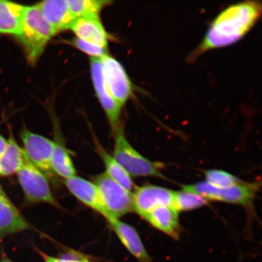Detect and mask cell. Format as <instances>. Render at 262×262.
Returning <instances> with one entry per match:
<instances>
[{"label":"cell","mask_w":262,"mask_h":262,"mask_svg":"<svg viewBox=\"0 0 262 262\" xmlns=\"http://www.w3.org/2000/svg\"><path fill=\"white\" fill-rule=\"evenodd\" d=\"M261 14L260 2L247 1L229 6L213 20L204 40L190 55L189 60H194L206 52L240 40L253 28Z\"/></svg>","instance_id":"6da1fadb"},{"label":"cell","mask_w":262,"mask_h":262,"mask_svg":"<svg viewBox=\"0 0 262 262\" xmlns=\"http://www.w3.org/2000/svg\"><path fill=\"white\" fill-rule=\"evenodd\" d=\"M56 34L37 6H25L21 34L17 38L24 45L29 63H37Z\"/></svg>","instance_id":"7a4b0ae2"},{"label":"cell","mask_w":262,"mask_h":262,"mask_svg":"<svg viewBox=\"0 0 262 262\" xmlns=\"http://www.w3.org/2000/svg\"><path fill=\"white\" fill-rule=\"evenodd\" d=\"M115 133V146L113 157L130 176L156 177L166 179L156 163L150 161L130 145L126 138L122 126Z\"/></svg>","instance_id":"3957f363"},{"label":"cell","mask_w":262,"mask_h":262,"mask_svg":"<svg viewBox=\"0 0 262 262\" xmlns=\"http://www.w3.org/2000/svg\"><path fill=\"white\" fill-rule=\"evenodd\" d=\"M257 182H242L227 188H219L206 181L183 186V191L195 193L207 201H214L228 204L246 206L250 204L260 187Z\"/></svg>","instance_id":"277c9868"},{"label":"cell","mask_w":262,"mask_h":262,"mask_svg":"<svg viewBox=\"0 0 262 262\" xmlns=\"http://www.w3.org/2000/svg\"><path fill=\"white\" fill-rule=\"evenodd\" d=\"M16 175L26 201L29 204H47L58 207L47 176L27 159Z\"/></svg>","instance_id":"5b68a950"},{"label":"cell","mask_w":262,"mask_h":262,"mask_svg":"<svg viewBox=\"0 0 262 262\" xmlns=\"http://www.w3.org/2000/svg\"><path fill=\"white\" fill-rule=\"evenodd\" d=\"M94 183L99 191L103 204L110 215L109 219H120L133 211L132 192L114 181L105 172L97 176Z\"/></svg>","instance_id":"8992f818"},{"label":"cell","mask_w":262,"mask_h":262,"mask_svg":"<svg viewBox=\"0 0 262 262\" xmlns=\"http://www.w3.org/2000/svg\"><path fill=\"white\" fill-rule=\"evenodd\" d=\"M20 137L26 159L46 176L52 174L53 171L51 168V159L54 141L27 129L21 131Z\"/></svg>","instance_id":"52a82bcc"},{"label":"cell","mask_w":262,"mask_h":262,"mask_svg":"<svg viewBox=\"0 0 262 262\" xmlns=\"http://www.w3.org/2000/svg\"><path fill=\"white\" fill-rule=\"evenodd\" d=\"M104 80L114 99L123 107L132 96V82L120 62L109 55L101 57Z\"/></svg>","instance_id":"ba28073f"},{"label":"cell","mask_w":262,"mask_h":262,"mask_svg":"<svg viewBox=\"0 0 262 262\" xmlns=\"http://www.w3.org/2000/svg\"><path fill=\"white\" fill-rule=\"evenodd\" d=\"M91 74L95 91L115 133L120 126L122 107L114 99L107 87L100 59L91 58Z\"/></svg>","instance_id":"9c48e42d"},{"label":"cell","mask_w":262,"mask_h":262,"mask_svg":"<svg viewBox=\"0 0 262 262\" xmlns=\"http://www.w3.org/2000/svg\"><path fill=\"white\" fill-rule=\"evenodd\" d=\"M133 194V211L144 217L159 206H173L174 191L153 185L137 187Z\"/></svg>","instance_id":"30bf717a"},{"label":"cell","mask_w":262,"mask_h":262,"mask_svg":"<svg viewBox=\"0 0 262 262\" xmlns=\"http://www.w3.org/2000/svg\"><path fill=\"white\" fill-rule=\"evenodd\" d=\"M64 184L78 201L103 215L107 221L110 215L101 200L99 191L94 182L77 176L64 180Z\"/></svg>","instance_id":"8fae6325"},{"label":"cell","mask_w":262,"mask_h":262,"mask_svg":"<svg viewBox=\"0 0 262 262\" xmlns=\"http://www.w3.org/2000/svg\"><path fill=\"white\" fill-rule=\"evenodd\" d=\"M31 228L30 224L8 198L0 185V241Z\"/></svg>","instance_id":"7c38bea8"},{"label":"cell","mask_w":262,"mask_h":262,"mask_svg":"<svg viewBox=\"0 0 262 262\" xmlns=\"http://www.w3.org/2000/svg\"><path fill=\"white\" fill-rule=\"evenodd\" d=\"M127 250L139 262H152L136 229L118 219L107 221Z\"/></svg>","instance_id":"4fadbf2b"},{"label":"cell","mask_w":262,"mask_h":262,"mask_svg":"<svg viewBox=\"0 0 262 262\" xmlns=\"http://www.w3.org/2000/svg\"><path fill=\"white\" fill-rule=\"evenodd\" d=\"M36 6L57 33L71 29L76 19L69 8L67 0H47Z\"/></svg>","instance_id":"5bb4252c"},{"label":"cell","mask_w":262,"mask_h":262,"mask_svg":"<svg viewBox=\"0 0 262 262\" xmlns=\"http://www.w3.org/2000/svg\"><path fill=\"white\" fill-rule=\"evenodd\" d=\"M70 29L76 35L77 38L98 47L107 48L109 35L100 18H77Z\"/></svg>","instance_id":"9a60e30c"},{"label":"cell","mask_w":262,"mask_h":262,"mask_svg":"<svg viewBox=\"0 0 262 262\" xmlns=\"http://www.w3.org/2000/svg\"><path fill=\"white\" fill-rule=\"evenodd\" d=\"M152 227L176 239L180 237L179 212L173 206H161L152 209L143 217Z\"/></svg>","instance_id":"2e32d148"},{"label":"cell","mask_w":262,"mask_h":262,"mask_svg":"<svg viewBox=\"0 0 262 262\" xmlns=\"http://www.w3.org/2000/svg\"><path fill=\"white\" fill-rule=\"evenodd\" d=\"M25 6L0 0V33L14 35L21 34Z\"/></svg>","instance_id":"e0dca14e"},{"label":"cell","mask_w":262,"mask_h":262,"mask_svg":"<svg viewBox=\"0 0 262 262\" xmlns=\"http://www.w3.org/2000/svg\"><path fill=\"white\" fill-rule=\"evenodd\" d=\"M22 147L12 137L8 139V145L0 157V177H7L17 173L25 162Z\"/></svg>","instance_id":"ac0fdd59"},{"label":"cell","mask_w":262,"mask_h":262,"mask_svg":"<svg viewBox=\"0 0 262 262\" xmlns=\"http://www.w3.org/2000/svg\"><path fill=\"white\" fill-rule=\"evenodd\" d=\"M97 150L103 160L106 170L104 172L114 181L131 192L134 188V183L129 173L103 147L98 145Z\"/></svg>","instance_id":"d6986e66"},{"label":"cell","mask_w":262,"mask_h":262,"mask_svg":"<svg viewBox=\"0 0 262 262\" xmlns=\"http://www.w3.org/2000/svg\"><path fill=\"white\" fill-rule=\"evenodd\" d=\"M54 142L51 159L52 171L64 180L77 176L76 169L67 149L58 140Z\"/></svg>","instance_id":"ffe728a7"},{"label":"cell","mask_w":262,"mask_h":262,"mask_svg":"<svg viewBox=\"0 0 262 262\" xmlns=\"http://www.w3.org/2000/svg\"><path fill=\"white\" fill-rule=\"evenodd\" d=\"M67 3L72 14L76 19L100 18L101 11L111 3L103 0H67Z\"/></svg>","instance_id":"44dd1931"},{"label":"cell","mask_w":262,"mask_h":262,"mask_svg":"<svg viewBox=\"0 0 262 262\" xmlns=\"http://www.w3.org/2000/svg\"><path fill=\"white\" fill-rule=\"evenodd\" d=\"M208 202V201L201 195L182 190L174 191L173 207L178 212L190 211L201 208Z\"/></svg>","instance_id":"7402d4cb"},{"label":"cell","mask_w":262,"mask_h":262,"mask_svg":"<svg viewBox=\"0 0 262 262\" xmlns=\"http://www.w3.org/2000/svg\"><path fill=\"white\" fill-rule=\"evenodd\" d=\"M206 182L216 188H227L242 182L236 177L223 170L211 169L205 172Z\"/></svg>","instance_id":"603a6c76"},{"label":"cell","mask_w":262,"mask_h":262,"mask_svg":"<svg viewBox=\"0 0 262 262\" xmlns=\"http://www.w3.org/2000/svg\"><path fill=\"white\" fill-rule=\"evenodd\" d=\"M70 42L74 47L79 49L84 53L90 55L91 58H100L107 54V49L90 43L77 37L71 40Z\"/></svg>","instance_id":"cb8c5ba5"},{"label":"cell","mask_w":262,"mask_h":262,"mask_svg":"<svg viewBox=\"0 0 262 262\" xmlns=\"http://www.w3.org/2000/svg\"><path fill=\"white\" fill-rule=\"evenodd\" d=\"M45 262H91L86 259H71V258H56L49 256L44 253H41Z\"/></svg>","instance_id":"d4e9b609"},{"label":"cell","mask_w":262,"mask_h":262,"mask_svg":"<svg viewBox=\"0 0 262 262\" xmlns=\"http://www.w3.org/2000/svg\"><path fill=\"white\" fill-rule=\"evenodd\" d=\"M8 145V140L6 139L0 134V157L2 156L3 152L7 147Z\"/></svg>","instance_id":"484cf974"},{"label":"cell","mask_w":262,"mask_h":262,"mask_svg":"<svg viewBox=\"0 0 262 262\" xmlns=\"http://www.w3.org/2000/svg\"><path fill=\"white\" fill-rule=\"evenodd\" d=\"M0 262H12L11 260L9 259L8 257L5 256L3 257L1 261Z\"/></svg>","instance_id":"4316f807"}]
</instances>
